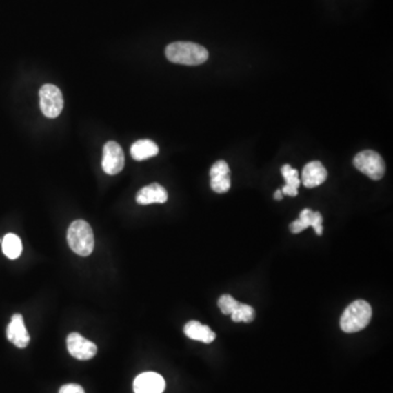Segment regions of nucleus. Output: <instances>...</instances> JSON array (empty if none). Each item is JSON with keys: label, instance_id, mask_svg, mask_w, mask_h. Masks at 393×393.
Segmentation results:
<instances>
[{"label": "nucleus", "instance_id": "nucleus-1", "mask_svg": "<svg viewBox=\"0 0 393 393\" xmlns=\"http://www.w3.org/2000/svg\"><path fill=\"white\" fill-rule=\"evenodd\" d=\"M165 55L170 63L186 66L201 65L209 58V52L203 46L192 42L172 43L166 48Z\"/></svg>", "mask_w": 393, "mask_h": 393}, {"label": "nucleus", "instance_id": "nucleus-2", "mask_svg": "<svg viewBox=\"0 0 393 393\" xmlns=\"http://www.w3.org/2000/svg\"><path fill=\"white\" fill-rule=\"evenodd\" d=\"M67 241L71 250L81 257H88L94 249V235L87 221L76 220L71 223L67 232Z\"/></svg>", "mask_w": 393, "mask_h": 393}, {"label": "nucleus", "instance_id": "nucleus-3", "mask_svg": "<svg viewBox=\"0 0 393 393\" xmlns=\"http://www.w3.org/2000/svg\"><path fill=\"white\" fill-rule=\"evenodd\" d=\"M372 316V306L366 301L359 299L353 301L341 317V329L345 333L359 332L368 325Z\"/></svg>", "mask_w": 393, "mask_h": 393}, {"label": "nucleus", "instance_id": "nucleus-4", "mask_svg": "<svg viewBox=\"0 0 393 393\" xmlns=\"http://www.w3.org/2000/svg\"><path fill=\"white\" fill-rule=\"evenodd\" d=\"M354 166L372 181H379L385 173V163L379 153L365 150L354 157Z\"/></svg>", "mask_w": 393, "mask_h": 393}, {"label": "nucleus", "instance_id": "nucleus-5", "mask_svg": "<svg viewBox=\"0 0 393 393\" xmlns=\"http://www.w3.org/2000/svg\"><path fill=\"white\" fill-rule=\"evenodd\" d=\"M39 106L44 116L56 118L63 108V97L61 89L54 84H44L39 90Z\"/></svg>", "mask_w": 393, "mask_h": 393}, {"label": "nucleus", "instance_id": "nucleus-6", "mask_svg": "<svg viewBox=\"0 0 393 393\" xmlns=\"http://www.w3.org/2000/svg\"><path fill=\"white\" fill-rule=\"evenodd\" d=\"M125 166V155L121 145L115 141H108L103 149L102 168L108 175L121 173Z\"/></svg>", "mask_w": 393, "mask_h": 393}, {"label": "nucleus", "instance_id": "nucleus-7", "mask_svg": "<svg viewBox=\"0 0 393 393\" xmlns=\"http://www.w3.org/2000/svg\"><path fill=\"white\" fill-rule=\"evenodd\" d=\"M67 347L71 356L79 361H89L97 353V346L81 334L72 332L67 338Z\"/></svg>", "mask_w": 393, "mask_h": 393}, {"label": "nucleus", "instance_id": "nucleus-8", "mask_svg": "<svg viewBox=\"0 0 393 393\" xmlns=\"http://www.w3.org/2000/svg\"><path fill=\"white\" fill-rule=\"evenodd\" d=\"M231 170L225 161H218L210 170L211 188L216 194H225L231 188Z\"/></svg>", "mask_w": 393, "mask_h": 393}, {"label": "nucleus", "instance_id": "nucleus-9", "mask_svg": "<svg viewBox=\"0 0 393 393\" xmlns=\"http://www.w3.org/2000/svg\"><path fill=\"white\" fill-rule=\"evenodd\" d=\"M323 215L320 212H314L310 209H304L299 214V220L294 221L290 225L292 233L299 234L312 226L318 236L323 235Z\"/></svg>", "mask_w": 393, "mask_h": 393}, {"label": "nucleus", "instance_id": "nucleus-10", "mask_svg": "<svg viewBox=\"0 0 393 393\" xmlns=\"http://www.w3.org/2000/svg\"><path fill=\"white\" fill-rule=\"evenodd\" d=\"M165 380L157 372H143L134 379V393H163Z\"/></svg>", "mask_w": 393, "mask_h": 393}, {"label": "nucleus", "instance_id": "nucleus-11", "mask_svg": "<svg viewBox=\"0 0 393 393\" xmlns=\"http://www.w3.org/2000/svg\"><path fill=\"white\" fill-rule=\"evenodd\" d=\"M7 338L19 349H24L30 343V334L26 330L22 314H13L7 328Z\"/></svg>", "mask_w": 393, "mask_h": 393}, {"label": "nucleus", "instance_id": "nucleus-12", "mask_svg": "<svg viewBox=\"0 0 393 393\" xmlns=\"http://www.w3.org/2000/svg\"><path fill=\"white\" fill-rule=\"evenodd\" d=\"M328 172L319 161L308 163L301 173V181L307 188H314L325 183Z\"/></svg>", "mask_w": 393, "mask_h": 393}, {"label": "nucleus", "instance_id": "nucleus-13", "mask_svg": "<svg viewBox=\"0 0 393 393\" xmlns=\"http://www.w3.org/2000/svg\"><path fill=\"white\" fill-rule=\"evenodd\" d=\"M168 199V192L160 183H153L140 189L136 196V201L142 205L152 203H165Z\"/></svg>", "mask_w": 393, "mask_h": 393}, {"label": "nucleus", "instance_id": "nucleus-14", "mask_svg": "<svg viewBox=\"0 0 393 393\" xmlns=\"http://www.w3.org/2000/svg\"><path fill=\"white\" fill-rule=\"evenodd\" d=\"M183 332L189 339L194 341H200L203 343H212L215 340L214 331L211 330V328L208 325H202L199 321H189L183 327Z\"/></svg>", "mask_w": 393, "mask_h": 393}, {"label": "nucleus", "instance_id": "nucleus-15", "mask_svg": "<svg viewBox=\"0 0 393 393\" xmlns=\"http://www.w3.org/2000/svg\"><path fill=\"white\" fill-rule=\"evenodd\" d=\"M130 153L134 160L144 161L155 157L159 153V147L152 140H138L131 145Z\"/></svg>", "mask_w": 393, "mask_h": 393}, {"label": "nucleus", "instance_id": "nucleus-16", "mask_svg": "<svg viewBox=\"0 0 393 393\" xmlns=\"http://www.w3.org/2000/svg\"><path fill=\"white\" fill-rule=\"evenodd\" d=\"M281 173L286 181L285 186L281 190L283 196H296L299 194V187L301 186L299 170L285 164L281 168Z\"/></svg>", "mask_w": 393, "mask_h": 393}, {"label": "nucleus", "instance_id": "nucleus-17", "mask_svg": "<svg viewBox=\"0 0 393 393\" xmlns=\"http://www.w3.org/2000/svg\"><path fill=\"white\" fill-rule=\"evenodd\" d=\"M1 247L6 257L17 259L21 256L22 241L16 234H7L1 241Z\"/></svg>", "mask_w": 393, "mask_h": 393}, {"label": "nucleus", "instance_id": "nucleus-18", "mask_svg": "<svg viewBox=\"0 0 393 393\" xmlns=\"http://www.w3.org/2000/svg\"><path fill=\"white\" fill-rule=\"evenodd\" d=\"M231 316L234 323H241V321L252 323V320L256 317V312H254V310L252 306L241 304L236 308L235 312Z\"/></svg>", "mask_w": 393, "mask_h": 393}, {"label": "nucleus", "instance_id": "nucleus-19", "mask_svg": "<svg viewBox=\"0 0 393 393\" xmlns=\"http://www.w3.org/2000/svg\"><path fill=\"white\" fill-rule=\"evenodd\" d=\"M239 305H241V303L236 301L231 295H222L218 301L219 308L224 314H233Z\"/></svg>", "mask_w": 393, "mask_h": 393}, {"label": "nucleus", "instance_id": "nucleus-20", "mask_svg": "<svg viewBox=\"0 0 393 393\" xmlns=\"http://www.w3.org/2000/svg\"><path fill=\"white\" fill-rule=\"evenodd\" d=\"M59 393H85L81 385H74V383H69L61 387Z\"/></svg>", "mask_w": 393, "mask_h": 393}, {"label": "nucleus", "instance_id": "nucleus-21", "mask_svg": "<svg viewBox=\"0 0 393 393\" xmlns=\"http://www.w3.org/2000/svg\"><path fill=\"white\" fill-rule=\"evenodd\" d=\"M274 198L275 200H279V201H280V200L283 199V194H282L281 190H276L274 194Z\"/></svg>", "mask_w": 393, "mask_h": 393}]
</instances>
